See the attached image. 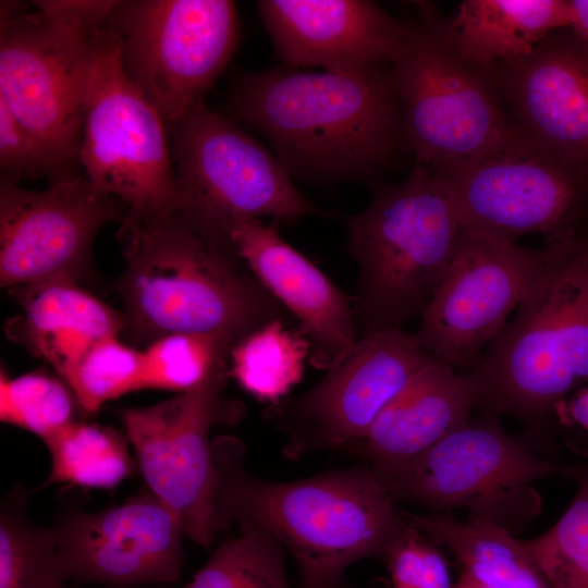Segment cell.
<instances>
[{
  "instance_id": "obj_36",
  "label": "cell",
  "mask_w": 588,
  "mask_h": 588,
  "mask_svg": "<svg viewBox=\"0 0 588 588\" xmlns=\"http://www.w3.org/2000/svg\"><path fill=\"white\" fill-rule=\"evenodd\" d=\"M572 28L588 39V0H571Z\"/></svg>"
},
{
  "instance_id": "obj_13",
  "label": "cell",
  "mask_w": 588,
  "mask_h": 588,
  "mask_svg": "<svg viewBox=\"0 0 588 588\" xmlns=\"http://www.w3.org/2000/svg\"><path fill=\"white\" fill-rule=\"evenodd\" d=\"M436 357L402 328L365 332L326 369L311 389L272 403L267 421L286 436L283 454L352 451L381 411Z\"/></svg>"
},
{
  "instance_id": "obj_14",
  "label": "cell",
  "mask_w": 588,
  "mask_h": 588,
  "mask_svg": "<svg viewBox=\"0 0 588 588\" xmlns=\"http://www.w3.org/2000/svg\"><path fill=\"white\" fill-rule=\"evenodd\" d=\"M445 186L461 229L515 243L542 233L548 241L574 230L588 182L518 128L493 149L432 170Z\"/></svg>"
},
{
  "instance_id": "obj_33",
  "label": "cell",
  "mask_w": 588,
  "mask_h": 588,
  "mask_svg": "<svg viewBox=\"0 0 588 588\" xmlns=\"http://www.w3.org/2000/svg\"><path fill=\"white\" fill-rule=\"evenodd\" d=\"M382 559L392 588H454L440 547L404 518Z\"/></svg>"
},
{
  "instance_id": "obj_4",
  "label": "cell",
  "mask_w": 588,
  "mask_h": 588,
  "mask_svg": "<svg viewBox=\"0 0 588 588\" xmlns=\"http://www.w3.org/2000/svg\"><path fill=\"white\" fill-rule=\"evenodd\" d=\"M543 269L512 321L461 371L480 415L544 432L555 404L588 383V234L548 241Z\"/></svg>"
},
{
  "instance_id": "obj_19",
  "label": "cell",
  "mask_w": 588,
  "mask_h": 588,
  "mask_svg": "<svg viewBox=\"0 0 588 588\" xmlns=\"http://www.w3.org/2000/svg\"><path fill=\"white\" fill-rule=\"evenodd\" d=\"M257 8L277 57L294 69L391 65L407 33V22L366 0H261Z\"/></svg>"
},
{
  "instance_id": "obj_35",
  "label": "cell",
  "mask_w": 588,
  "mask_h": 588,
  "mask_svg": "<svg viewBox=\"0 0 588 588\" xmlns=\"http://www.w3.org/2000/svg\"><path fill=\"white\" fill-rule=\"evenodd\" d=\"M553 418L563 427L588 431V383L558 402L553 407Z\"/></svg>"
},
{
  "instance_id": "obj_24",
  "label": "cell",
  "mask_w": 588,
  "mask_h": 588,
  "mask_svg": "<svg viewBox=\"0 0 588 588\" xmlns=\"http://www.w3.org/2000/svg\"><path fill=\"white\" fill-rule=\"evenodd\" d=\"M402 515L439 547L448 548L462 573L488 587L550 588L522 540L498 526L461 522L451 513L402 511Z\"/></svg>"
},
{
  "instance_id": "obj_37",
  "label": "cell",
  "mask_w": 588,
  "mask_h": 588,
  "mask_svg": "<svg viewBox=\"0 0 588 588\" xmlns=\"http://www.w3.org/2000/svg\"><path fill=\"white\" fill-rule=\"evenodd\" d=\"M454 588H491V587H488L475 580L470 576L464 573H461L458 580L454 585Z\"/></svg>"
},
{
  "instance_id": "obj_27",
  "label": "cell",
  "mask_w": 588,
  "mask_h": 588,
  "mask_svg": "<svg viewBox=\"0 0 588 588\" xmlns=\"http://www.w3.org/2000/svg\"><path fill=\"white\" fill-rule=\"evenodd\" d=\"M273 319L243 336L229 355V375L249 394L275 403L303 377L310 345L302 331Z\"/></svg>"
},
{
  "instance_id": "obj_38",
  "label": "cell",
  "mask_w": 588,
  "mask_h": 588,
  "mask_svg": "<svg viewBox=\"0 0 588 588\" xmlns=\"http://www.w3.org/2000/svg\"><path fill=\"white\" fill-rule=\"evenodd\" d=\"M63 588H70V587H68V586L65 585Z\"/></svg>"
},
{
  "instance_id": "obj_1",
  "label": "cell",
  "mask_w": 588,
  "mask_h": 588,
  "mask_svg": "<svg viewBox=\"0 0 588 588\" xmlns=\"http://www.w3.org/2000/svg\"><path fill=\"white\" fill-rule=\"evenodd\" d=\"M228 103L232 117L270 142L291 176L368 179L407 147L390 68L248 72L235 81Z\"/></svg>"
},
{
  "instance_id": "obj_16",
  "label": "cell",
  "mask_w": 588,
  "mask_h": 588,
  "mask_svg": "<svg viewBox=\"0 0 588 588\" xmlns=\"http://www.w3.org/2000/svg\"><path fill=\"white\" fill-rule=\"evenodd\" d=\"M127 211L121 199L97 188L85 174L39 192L1 181V286L78 283L97 233L108 222L122 221Z\"/></svg>"
},
{
  "instance_id": "obj_32",
  "label": "cell",
  "mask_w": 588,
  "mask_h": 588,
  "mask_svg": "<svg viewBox=\"0 0 588 588\" xmlns=\"http://www.w3.org/2000/svg\"><path fill=\"white\" fill-rule=\"evenodd\" d=\"M140 377L142 351L113 335L98 341L63 381L79 409L91 415L105 403L140 390Z\"/></svg>"
},
{
  "instance_id": "obj_15",
  "label": "cell",
  "mask_w": 588,
  "mask_h": 588,
  "mask_svg": "<svg viewBox=\"0 0 588 588\" xmlns=\"http://www.w3.org/2000/svg\"><path fill=\"white\" fill-rule=\"evenodd\" d=\"M546 258V246L527 249L461 229L448 269L420 316L414 334L419 345L455 369L471 368L526 297Z\"/></svg>"
},
{
  "instance_id": "obj_18",
  "label": "cell",
  "mask_w": 588,
  "mask_h": 588,
  "mask_svg": "<svg viewBox=\"0 0 588 588\" xmlns=\"http://www.w3.org/2000/svg\"><path fill=\"white\" fill-rule=\"evenodd\" d=\"M491 70L516 127L588 182V39L561 28Z\"/></svg>"
},
{
  "instance_id": "obj_11",
  "label": "cell",
  "mask_w": 588,
  "mask_h": 588,
  "mask_svg": "<svg viewBox=\"0 0 588 588\" xmlns=\"http://www.w3.org/2000/svg\"><path fill=\"white\" fill-rule=\"evenodd\" d=\"M167 125L124 73L119 44L106 29L86 98L79 163L100 191L121 199L139 218L180 208Z\"/></svg>"
},
{
  "instance_id": "obj_12",
  "label": "cell",
  "mask_w": 588,
  "mask_h": 588,
  "mask_svg": "<svg viewBox=\"0 0 588 588\" xmlns=\"http://www.w3.org/2000/svg\"><path fill=\"white\" fill-rule=\"evenodd\" d=\"M228 359L219 362L191 391L121 412L148 489L176 515L185 537L206 548L222 530L209 434L213 426L236 417L223 395Z\"/></svg>"
},
{
  "instance_id": "obj_8",
  "label": "cell",
  "mask_w": 588,
  "mask_h": 588,
  "mask_svg": "<svg viewBox=\"0 0 588 588\" xmlns=\"http://www.w3.org/2000/svg\"><path fill=\"white\" fill-rule=\"evenodd\" d=\"M415 163L439 169L480 156L517 130L502 108L492 70L465 60L428 9L407 22L390 65Z\"/></svg>"
},
{
  "instance_id": "obj_26",
  "label": "cell",
  "mask_w": 588,
  "mask_h": 588,
  "mask_svg": "<svg viewBox=\"0 0 588 588\" xmlns=\"http://www.w3.org/2000/svg\"><path fill=\"white\" fill-rule=\"evenodd\" d=\"M27 494L15 486L0 507V588H63L70 580L52 527L30 520Z\"/></svg>"
},
{
  "instance_id": "obj_23",
  "label": "cell",
  "mask_w": 588,
  "mask_h": 588,
  "mask_svg": "<svg viewBox=\"0 0 588 588\" xmlns=\"http://www.w3.org/2000/svg\"><path fill=\"white\" fill-rule=\"evenodd\" d=\"M572 23L571 0H464L442 26L465 60L492 69Z\"/></svg>"
},
{
  "instance_id": "obj_29",
  "label": "cell",
  "mask_w": 588,
  "mask_h": 588,
  "mask_svg": "<svg viewBox=\"0 0 588 588\" xmlns=\"http://www.w3.org/2000/svg\"><path fill=\"white\" fill-rule=\"evenodd\" d=\"M576 495L544 534L522 540L550 588H588V465L579 466Z\"/></svg>"
},
{
  "instance_id": "obj_31",
  "label": "cell",
  "mask_w": 588,
  "mask_h": 588,
  "mask_svg": "<svg viewBox=\"0 0 588 588\" xmlns=\"http://www.w3.org/2000/svg\"><path fill=\"white\" fill-rule=\"evenodd\" d=\"M76 399L61 379L42 371L0 372V420L42 440L74 421ZM79 408V407H78Z\"/></svg>"
},
{
  "instance_id": "obj_20",
  "label": "cell",
  "mask_w": 588,
  "mask_h": 588,
  "mask_svg": "<svg viewBox=\"0 0 588 588\" xmlns=\"http://www.w3.org/2000/svg\"><path fill=\"white\" fill-rule=\"evenodd\" d=\"M230 238L252 274L299 322L316 367L327 369L357 340L346 296L273 224L246 220L232 229Z\"/></svg>"
},
{
  "instance_id": "obj_30",
  "label": "cell",
  "mask_w": 588,
  "mask_h": 588,
  "mask_svg": "<svg viewBox=\"0 0 588 588\" xmlns=\"http://www.w3.org/2000/svg\"><path fill=\"white\" fill-rule=\"evenodd\" d=\"M236 342L212 333H172L142 351L140 390L184 393L200 384L215 366L229 358Z\"/></svg>"
},
{
  "instance_id": "obj_6",
  "label": "cell",
  "mask_w": 588,
  "mask_h": 588,
  "mask_svg": "<svg viewBox=\"0 0 588 588\" xmlns=\"http://www.w3.org/2000/svg\"><path fill=\"white\" fill-rule=\"evenodd\" d=\"M460 232L450 195L428 167L415 163L401 184L380 187L347 223V247L358 267L356 326L365 333L420 318Z\"/></svg>"
},
{
  "instance_id": "obj_7",
  "label": "cell",
  "mask_w": 588,
  "mask_h": 588,
  "mask_svg": "<svg viewBox=\"0 0 588 588\" xmlns=\"http://www.w3.org/2000/svg\"><path fill=\"white\" fill-rule=\"evenodd\" d=\"M579 466L561 465L501 426L500 418L470 417L405 466L387 488L394 500L449 513L464 507L467 522L517 536L541 511L534 483L575 478Z\"/></svg>"
},
{
  "instance_id": "obj_21",
  "label": "cell",
  "mask_w": 588,
  "mask_h": 588,
  "mask_svg": "<svg viewBox=\"0 0 588 588\" xmlns=\"http://www.w3.org/2000/svg\"><path fill=\"white\" fill-rule=\"evenodd\" d=\"M475 401L461 371L434 358L381 411L358 454L387 486L405 466L470 418Z\"/></svg>"
},
{
  "instance_id": "obj_5",
  "label": "cell",
  "mask_w": 588,
  "mask_h": 588,
  "mask_svg": "<svg viewBox=\"0 0 588 588\" xmlns=\"http://www.w3.org/2000/svg\"><path fill=\"white\" fill-rule=\"evenodd\" d=\"M0 4V100L34 140L51 184L78 176L86 98L115 0Z\"/></svg>"
},
{
  "instance_id": "obj_28",
  "label": "cell",
  "mask_w": 588,
  "mask_h": 588,
  "mask_svg": "<svg viewBox=\"0 0 588 588\" xmlns=\"http://www.w3.org/2000/svg\"><path fill=\"white\" fill-rule=\"evenodd\" d=\"M238 527L184 588H291L280 542L255 526Z\"/></svg>"
},
{
  "instance_id": "obj_22",
  "label": "cell",
  "mask_w": 588,
  "mask_h": 588,
  "mask_svg": "<svg viewBox=\"0 0 588 588\" xmlns=\"http://www.w3.org/2000/svg\"><path fill=\"white\" fill-rule=\"evenodd\" d=\"M12 290L22 313L8 327L10 338L46 360L62 380L98 341L123 331V314L77 282L45 281Z\"/></svg>"
},
{
  "instance_id": "obj_9",
  "label": "cell",
  "mask_w": 588,
  "mask_h": 588,
  "mask_svg": "<svg viewBox=\"0 0 588 588\" xmlns=\"http://www.w3.org/2000/svg\"><path fill=\"white\" fill-rule=\"evenodd\" d=\"M168 128L177 211L211 242L235 249L230 234L240 222L320 213L294 186L277 156L204 100Z\"/></svg>"
},
{
  "instance_id": "obj_10",
  "label": "cell",
  "mask_w": 588,
  "mask_h": 588,
  "mask_svg": "<svg viewBox=\"0 0 588 588\" xmlns=\"http://www.w3.org/2000/svg\"><path fill=\"white\" fill-rule=\"evenodd\" d=\"M107 26L124 73L167 127L204 100L240 39L228 0H115Z\"/></svg>"
},
{
  "instance_id": "obj_25",
  "label": "cell",
  "mask_w": 588,
  "mask_h": 588,
  "mask_svg": "<svg viewBox=\"0 0 588 588\" xmlns=\"http://www.w3.org/2000/svg\"><path fill=\"white\" fill-rule=\"evenodd\" d=\"M44 442L51 469L41 487L112 489L134 471L127 437L109 427L74 420Z\"/></svg>"
},
{
  "instance_id": "obj_34",
  "label": "cell",
  "mask_w": 588,
  "mask_h": 588,
  "mask_svg": "<svg viewBox=\"0 0 588 588\" xmlns=\"http://www.w3.org/2000/svg\"><path fill=\"white\" fill-rule=\"evenodd\" d=\"M1 181L17 184L22 177L46 176L38 149L8 106L0 100Z\"/></svg>"
},
{
  "instance_id": "obj_17",
  "label": "cell",
  "mask_w": 588,
  "mask_h": 588,
  "mask_svg": "<svg viewBox=\"0 0 588 588\" xmlns=\"http://www.w3.org/2000/svg\"><path fill=\"white\" fill-rule=\"evenodd\" d=\"M51 527L70 580L139 588L181 576L184 530L149 489L97 513L64 514Z\"/></svg>"
},
{
  "instance_id": "obj_2",
  "label": "cell",
  "mask_w": 588,
  "mask_h": 588,
  "mask_svg": "<svg viewBox=\"0 0 588 588\" xmlns=\"http://www.w3.org/2000/svg\"><path fill=\"white\" fill-rule=\"evenodd\" d=\"M212 452L221 529L237 523L271 535L294 558L299 588H342L346 569L362 559H382L403 524L397 502L365 462L272 481L245 470V448L236 438H217Z\"/></svg>"
},
{
  "instance_id": "obj_3",
  "label": "cell",
  "mask_w": 588,
  "mask_h": 588,
  "mask_svg": "<svg viewBox=\"0 0 588 588\" xmlns=\"http://www.w3.org/2000/svg\"><path fill=\"white\" fill-rule=\"evenodd\" d=\"M120 238L126 265L118 293L123 331L133 342L147 346L172 333H212L237 343L286 317L234 249L201 235L180 211L152 218L127 212Z\"/></svg>"
}]
</instances>
